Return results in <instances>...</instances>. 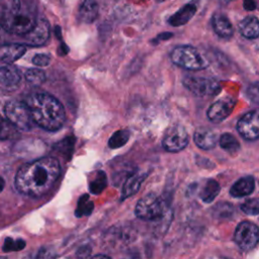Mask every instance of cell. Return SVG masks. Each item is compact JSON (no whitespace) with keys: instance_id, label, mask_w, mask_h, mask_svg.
Returning <instances> with one entry per match:
<instances>
[{"instance_id":"4316f807","label":"cell","mask_w":259,"mask_h":259,"mask_svg":"<svg viewBox=\"0 0 259 259\" xmlns=\"http://www.w3.org/2000/svg\"><path fill=\"white\" fill-rule=\"evenodd\" d=\"M130 139V132L128 130H120L116 132L109 140V146L112 149L121 148L127 144Z\"/></svg>"},{"instance_id":"8d00e7d4","label":"cell","mask_w":259,"mask_h":259,"mask_svg":"<svg viewBox=\"0 0 259 259\" xmlns=\"http://www.w3.org/2000/svg\"><path fill=\"white\" fill-rule=\"evenodd\" d=\"M172 34H169V33H165V34H162V35H159L157 37V41H160V40H167L169 38H171Z\"/></svg>"},{"instance_id":"277c9868","label":"cell","mask_w":259,"mask_h":259,"mask_svg":"<svg viewBox=\"0 0 259 259\" xmlns=\"http://www.w3.org/2000/svg\"><path fill=\"white\" fill-rule=\"evenodd\" d=\"M170 58L177 66L191 71L204 70L209 67V59L197 48L180 46L171 52Z\"/></svg>"},{"instance_id":"30bf717a","label":"cell","mask_w":259,"mask_h":259,"mask_svg":"<svg viewBox=\"0 0 259 259\" xmlns=\"http://www.w3.org/2000/svg\"><path fill=\"white\" fill-rule=\"evenodd\" d=\"M237 131L247 141L259 139V110L245 114L237 123Z\"/></svg>"},{"instance_id":"f546056e","label":"cell","mask_w":259,"mask_h":259,"mask_svg":"<svg viewBox=\"0 0 259 259\" xmlns=\"http://www.w3.org/2000/svg\"><path fill=\"white\" fill-rule=\"evenodd\" d=\"M26 247V242L23 239L15 240L13 238L8 237L5 240L3 250L5 252H11V251H20L23 250Z\"/></svg>"},{"instance_id":"7c38bea8","label":"cell","mask_w":259,"mask_h":259,"mask_svg":"<svg viewBox=\"0 0 259 259\" xmlns=\"http://www.w3.org/2000/svg\"><path fill=\"white\" fill-rule=\"evenodd\" d=\"M22 77L20 71L11 65L0 68V90L14 92L19 89Z\"/></svg>"},{"instance_id":"60d3db41","label":"cell","mask_w":259,"mask_h":259,"mask_svg":"<svg viewBox=\"0 0 259 259\" xmlns=\"http://www.w3.org/2000/svg\"><path fill=\"white\" fill-rule=\"evenodd\" d=\"M159 2H164V0H159Z\"/></svg>"},{"instance_id":"4fadbf2b","label":"cell","mask_w":259,"mask_h":259,"mask_svg":"<svg viewBox=\"0 0 259 259\" xmlns=\"http://www.w3.org/2000/svg\"><path fill=\"white\" fill-rule=\"evenodd\" d=\"M27 44L30 46H43L47 43L50 37V26L45 20H40L37 22L34 29L28 33L26 36Z\"/></svg>"},{"instance_id":"4dcf8cb0","label":"cell","mask_w":259,"mask_h":259,"mask_svg":"<svg viewBox=\"0 0 259 259\" xmlns=\"http://www.w3.org/2000/svg\"><path fill=\"white\" fill-rule=\"evenodd\" d=\"M241 210L250 216H255L259 214V199H251L246 201L242 206Z\"/></svg>"},{"instance_id":"2e32d148","label":"cell","mask_w":259,"mask_h":259,"mask_svg":"<svg viewBox=\"0 0 259 259\" xmlns=\"http://www.w3.org/2000/svg\"><path fill=\"white\" fill-rule=\"evenodd\" d=\"M212 25L216 34L221 38L230 39L234 34V29L231 22L222 14H216L213 17Z\"/></svg>"},{"instance_id":"83f0119b","label":"cell","mask_w":259,"mask_h":259,"mask_svg":"<svg viewBox=\"0 0 259 259\" xmlns=\"http://www.w3.org/2000/svg\"><path fill=\"white\" fill-rule=\"evenodd\" d=\"M26 79L33 85H40L45 82L46 74L41 69H29L26 72Z\"/></svg>"},{"instance_id":"e0dca14e","label":"cell","mask_w":259,"mask_h":259,"mask_svg":"<svg viewBox=\"0 0 259 259\" xmlns=\"http://www.w3.org/2000/svg\"><path fill=\"white\" fill-rule=\"evenodd\" d=\"M239 33L249 40L259 38V20L253 16L245 18L239 24Z\"/></svg>"},{"instance_id":"44dd1931","label":"cell","mask_w":259,"mask_h":259,"mask_svg":"<svg viewBox=\"0 0 259 259\" xmlns=\"http://www.w3.org/2000/svg\"><path fill=\"white\" fill-rule=\"evenodd\" d=\"M27 48L23 45H10L3 48L2 59L8 63L15 62L20 59L25 53Z\"/></svg>"},{"instance_id":"7402d4cb","label":"cell","mask_w":259,"mask_h":259,"mask_svg":"<svg viewBox=\"0 0 259 259\" xmlns=\"http://www.w3.org/2000/svg\"><path fill=\"white\" fill-rule=\"evenodd\" d=\"M108 186V178L105 171H98L90 183V191L94 195L102 194Z\"/></svg>"},{"instance_id":"d590c367","label":"cell","mask_w":259,"mask_h":259,"mask_svg":"<svg viewBox=\"0 0 259 259\" xmlns=\"http://www.w3.org/2000/svg\"><path fill=\"white\" fill-rule=\"evenodd\" d=\"M244 7H245V9L248 10V11H253V10H255L256 5H255V3L253 2V0H245Z\"/></svg>"},{"instance_id":"9a60e30c","label":"cell","mask_w":259,"mask_h":259,"mask_svg":"<svg viewBox=\"0 0 259 259\" xmlns=\"http://www.w3.org/2000/svg\"><path fill=\"white\" fill-rule=\"evenodd\" d=\"M197 13V5L195 3H190L178 11L174 16L170 17L169 24L172 27H181L188 24Z\"/></svg>"},{"instance_id":"8fae6325","label":"cell","mask_w":259,"mask_h":259,"mask_svg":"<svg viewBox=\"0 0 259 259\" xmlns=\"http://www.w3.org/2000/svg\"><path fill=\"white\" fill-rule=\"evenodd\" d=\"M236 101L232 98H223L214 103L208 110V118L211 122L218 124L226 120L233 112Z\"/></svg>"},{"instance_id":"f1b7e54d","label":"cell","mask_w":259,"mask_h":259,"mask_svg":"<svg viewBox=\"0 0 259 259\" xmlns=\"http://www.w3.org/2000/svg\"><path fill=\"white\" fill-rule=\"evenodd\" d=\"M75 140L73 138H67L63 141H61L59 144L56 145V151L65 156L67 159H70L71 154L73 152Z\"/></svg>"},{"instance_id":"e575fe53","label":"cell","mask_w":259,"mask_h":259,"mask_svg":"<svg viewBox=\"0 0 259 259\" xmlns=\"http://www.w3.org/2000/svg\"><path fill=\"white\" fill-rule=\"evenodd\" d=\"M92 253V248L89 246H82L80 247L77 252H76V256L79 259H86Z\"/></svg>"},{"instance_id":"ab89813d","label":"cell","mask_w":259,"mask_h":259,"mask_svg":"<svg viewBox=\"0 0 259 259\" xmlns=\"http://www.w3.org/2000/svg\"><path fill=\"white\" fill-rule=\"evenodd\" d=\"M221 2H223V3H231V2H234V0H221Z\"/></svg>"},{"instance_id":"6da1fadb","label":"cell","mask_w":259,"mask_h":259,"mask_svg":"<svg viewBox=\"0 0 259 259\" xmlns=\"http://www.w3.org/2000/svg\"><path fill=\"white\" fill-rule=\"evenodd\" d=\"M60 171V163L56 158L38 159L20 168L16 177V187L24 195L41 197L55 185Z\"/></svg>"},{"instance_id":"74e56055","label":"cell","mask_w":259,"mask_h":259,"mask_svg":"<svg viewBox=\"0 0 259 259\" xmlns=\"http://www.w3.org/2000/svg\"><path fill=\"white\" fill-rule=\"evenodd\" d=\"M92 259H111L110 257L106 256V255H103V254H99V255H96L94 256Z\"/></svg>"},{"instance_id":"603a6c76","label":"cell","mask_w":259,"mask_h":259,"mask_svg":"<svg viewBox=\"0 0 259 259\" xmlns=\"http://www.w3.org/2000/svg\"><path fill=\"white\" fill-rule=\"evenodd\" d=\"M220 193V186L216 181L210 180L204 186L200 197L205 203H212Z\"/></svg>"},{"instance_id":"d4e9b609","label":"cell","mask_w":259,"mask_h":259,"mask_svg":"<svg viewBox=\"0 0 259 259\" xmlns=\"http://www.w3.org/2000/svg\"><path fill=\"white\" fill-rule=\"evenodd\" d=\"M219 144L221 148H223L225 151L231 154H235L240 150V144L238 140L232 134L229 133H225L220 137Z\"/></svg>"},{"instance_id":"3957f363","label":"cell","mask_w":259,"mask_h":259,"mask_svg":"<svg viewBox=\"0 0 259 259\" xmlns=\"http://www.w3.org/2000/svg\"><path fill=\"white\" fill-rule=\"evenodd\" d=\"M34 122L41 128L55 132L65 122V111L61 103L48 94H35L27 103Z\"/></svg>"},{"instance_id":"1f68e13d","label":"cell","mask_w":259,"mask_h":259,"mask_svg":"<svg viewBox=\"0 0 259 259\" xmlns=\"http://www.w3.org/2000/svg\"><path fill=\"white\" fill-rule=\"evenodd\" d=\"M247 96L253 104L259 106V82H254L249 85L247 90Z\"/></svg>"},{"instance_id":"5bb4252c","label":"cell","mask_w":259,"mask_h":259,"mask_svg":"<svg viewBox=\"0 0 259 259\" xmlns=\"http://www.w3.org/2000/svg\"><path fill=\"white\" fill-rule=\"evenodd\" d=\"M197 146L203 150H211L216 147L218 138L216 133L208 128H199L194 135Z\"/></svg>"},{"instance_id":"7a4b0ae2","label":"cell","mask_w":259,"mask_h":259,"mask_svg":"<svg viewBox=\"0 0 259 259\" xmlns=\"http://www.w3.org/2000/svg\"><path fill=\"white\" fill-rule=\"evenodd\" d=\"M0 24L6 32L26 36L37 24L36 6L27 0H2Z\"/></svg>"},{"instance_id":"ffe728a7","label":"cell","mask_w":259,"mask_h":259,"mask_svg":"<svg viewBox=\"0 0 259 259\" xmlns=\"http://www.w3.org/2000/svg\"><path fill=\"white\" fill-rule=\"evenodd\" d=\"M146 175L141 174V172H133V174L127 179L124 189H123V199H127L135 195L145 180Z\"/></svg>"},{"instance_id":"8992f818","label":"cell","mask_w":259,"mask_h":259,"mask_svg":"<svg viewBox=\"0 0 259 259\" xmlns=\"http://www.w3.org/2000/svg\"><path fill=\"white\" fill-rule=\"evenodd\" d=\"M184 85L197 97H215L222 91L218 81L206 77L188 75L184 78Z\"/></svg>"},{"instance_id":"f35d334b","label":"cell","mask_w":259,"mask_h":259,"mask_svg":"<svg viewBox=\"0 0 259 259\" xmlns=\"http://www.w3.org/2000/svg\"><path fill=\"white\" fill-rule=\"evenodd\" d=\"M5 186H6V182L3 178H0V193H2L5 190Z\"/></svg>"},{"instance_id":"9c48e42d","label":"cell","mask_w":259,"mask_h":259,"mask_svg":"<svg viewBox=\"0 0 259 259\" xmlns=\"http://www.w3.org/2000/svg\"><path fill=\"white\" fill-rule=\"evenodd\" d=\"M163 148L168 152H180L189 145V134L183 126L171 127L162 141Z\"/></svg>"},{"instance_id":"ba28073f","label":"cell","mask_w":259,"mask_h":259,"mask_svg":"<svg viewBox=\"0 0 259 259\" xmlns=\"http://www.w3.org/2000/svg\"><path fill=\"white\" fill-rule=\"evenodd\" d=\"M234 239L240 249L247 251L256 246L259 241V230L251 222H242L238 225Z\"/></svg>"},{"instance_id":"ac0fdd59","label":"cell","mask_w":259,"mask_h":259,"mask_svg":"<svg viewBox=\"0 0 259 259\" xmlns=\"http://www.w3.org/2000/svg\"><path fill=\"white\" fill-rule=\"evenodd\" d=\"M99 16V5L96 0H83L79 8V20L85 24L94 23Z\"/></svg>"},{"instance_id":"5b68a950","label":"cell","mask_w":259,"mask_h":259,"mask_svg":"<svg viewBox=\"0 0 259 259\" xmlns=\"http://www.w3.org/2000/svg\"><path fill=\"white\" fill-rule=\"evenodd\" d=\"M5 114L7 119L18 130L26 132L32 130L35 122L27 104L18 101H10L5 106Z\"/></svg>"},{"instance_id":"52a82bcc","label":"cell","mask_w":259,"mask_h":259,"mask_svg":"<svg viewBox=\"0 0 259 259\" xmlns=\"http://www.w3.org/2000/svg\"><path fill=\"white\" fill-rule=\"evenodd\" d=\"M164 214L162 200L154 194L142 198L136 206V216L142 220L154 221L160 219Z\"/></svg>"},{"instance_id":"d6a6232c","label":"cell","mask_w":259,"mask_h":259,"mask_svg":"<svg viewBox=\"0 0 259 259\" xmlns=\"http://www.w3.org/2000/svg\"><path fill=\"white\" fill-rule=\"evenodd\" d=\"M56 252L53 248L50 247H43L38 252L36 259H56Z\"/></svg>"},{"instance_id":"484cf974","label":"cell","mask_w":259,"mask_h":259,"mask_svg":"<svg viewBox=\"0 0 259 259\" xmlns=\"http://www.w3.org/2000/svg\"><path fill=\"white\" fill-rule=\"evenodd\" d=\"M18 137V129L8 120L0 117V140H13Z\"/></svg>"},{"instance_id":"836d02e7","label":"cell","mask_w":259,"mask_h":259,"mask_svg":"<svg viewBox=\"0 0 259 259\" xmlns=\"http://www.w3.org/2000/svg\"><path fill=\"white\" fill-rule=\"evenodd\" d=\"M50 62H51V58L45 54H38L33 59V63L39 67L48 66L50 64Z\"/></svg>"},{"instance_id":"cb8c5ba5","label":"cell","mask_w":259,"mask_h":259,"mask_svg":"<svg viewBox=\"0 0 259 259\" xmlns=\"http://www.w3.org/2000/svg\"><path fill=\"white\" fill-rule=\"evenodd\" d=\"M94 209H95V205L90 200V196L83 195L78 200L75 216L78 218H81L84 216H91L94 212Z\"/></svg>"},{"instance_id":"d6986e66","label":"cell","mask_w":259,"mask_h":259,"mask_svg":"<svg viewBox=\"0 0 259 259\" xmlns=\"http://www.w3.org/2000/svg\"><path fill=\"white\" fill-rule=\"evenodd\" d=\"M255 187V182L252 177L242 178L237 181L230 190V194L235 198L246 197L253 193Z\"/></svg>"}]
</instances>
